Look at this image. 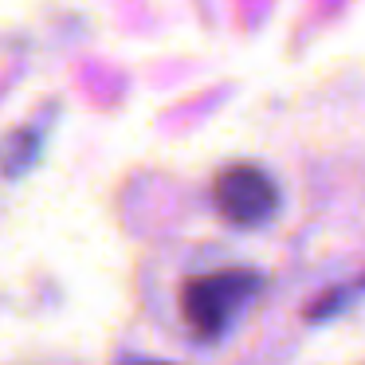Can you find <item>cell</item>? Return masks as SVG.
<instances>
[{"label": "cell", "mask_w": 365, "mask_h": 365, "mask_svg": "<svg viewBox=\"0 0 365 365\" xmlns=\"http://www.w3.org/2000/svg\"><path fill=\"white\" fill-rule=\"evenodd\" d=\"M263 279L255 271H212V275H192L181 287V314L200 338H216L224 326L255 299Z\"/></svg>", "instance_id": "cell-1"}, {"label": "cell", "mask_w": 365, "mask_h": 365, "mask_svg": "<svg viewBox=\"0 0 365 365\" xmlns=\"http://www.w3.org/2000/svg\"><path fill=\"white\" fill-rule=\"evenodd\" d=\"M212 200L220 216L240 228H255L267 224L279 208V189L263 169L255 165H228L212 185Z\"/></svg>", "instance_id": "cell-2"}, {"label": "cell", "mask_w": 365, "mask_h": 365, "mask_svg": "<svg viewBox=\"0 0 365 365\" xmlns=\"http://www.w3.org/2000/svg\"><path fill=\"white\" fill-rule=\"evenodd\" d=\"M118 365H169V361H158V357H126Z\"/></svg>", "instance_id": "cell-3"}]
</instances>
